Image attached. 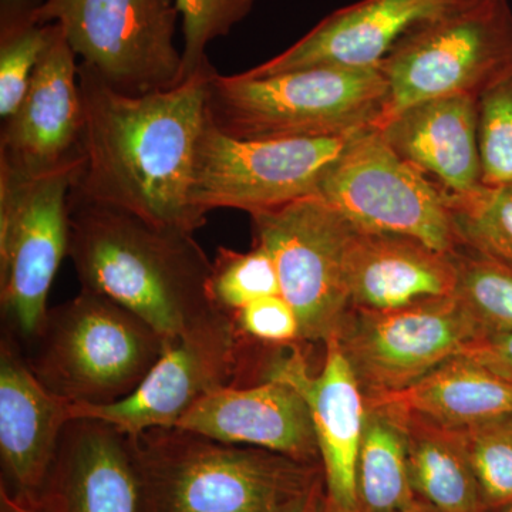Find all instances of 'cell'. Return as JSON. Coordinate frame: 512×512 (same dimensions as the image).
Instances as JSON below:
<instances>
[{"label":"cell","instance_id":"13","mask_svg":"<svg viewBox=\"0 0 512 512\" xmlns=\"http://www.w3.org/2000/svg\"><path fill=\"white\" fill-rule=\"evenodd\" d=\"M245 349L247 338L239 332L234 316L212 309L168 342L136 392L106 406L73 404L74 419L103 420L126 436L174 427L208 393L241 386Z\"/></svg>","mask_w":512,"mask_h":512},{"label":"cell","instance_id":"18","mask_svg":"<svg viewBox=\"0 0 512 512\" xmlns=\"http://www.w3.org/2000/svg\"><path fill=\"white\" fill-rule=\"evenodd\" d=\"M73 403L43 386L18 340L0 343V457L18 497L37 503L55 461Z\"/></svg>","mask_w":512,"mask_h":512},{"label":"cell","instance_id":"15","mask_svg":"<svg viewBox=\"0 0 512 512\" xmlns=\"http://www.w3.org/2000/svg\"><path fill=\"white\" fill-rule=\"evenodd\" d=\"M470 0H360L326 16L298 42L249 69L265 77L312 67L380 69L414 30Z\"/></svg>","mask_w":512,"mask_h":512},{"label":"cell","instance_id":"37","mask_svg":"<svg viewBox=\"0 0 512 512\" xmlns=\"http://www.w3.org/2000/svg\"><path fill=\"white\" fill-rule=\"evenodd\" d=\"M493 512H512V504L508 505V507L503 508V510L493 511Z\"/></svg>","mask_w":512,"mask_h":512},{"label":"cell","instance_id":"29","mask_svg":"<svg viewBox=\"0 0 512 512\" xmlns=\"http://www.w3.org/2000/svg\"><path fill=\"white\" fill-rule=\"evenodd\" d=\"M483 185H512V66L477 96Z\"/></svg>","mask_w":512,"mask_h":512},{"label":"cell","instance_id":"5","mask_svg":"<svg viewBox=\"0 0 512 512\" xmlns=\"http://www.w3.org/2000/svg\"><path fill=\"white\" fill-rule=\"evenodd\" d=\"M167 345L153 326L120 303L82 288L49 309L26 360L56 396L106 406L136 392Z\"/></svg>","mask_w":512,"mask_h":512},{"label":"cell","instance_id":"35","mask_svg":"<svg viewBox=\"0 0 512 512\" xmlns=\"http://www.w3.org/2000/svg\"><path fill=\"white\" fill-rule=\"evenodd\" d=\"M322 512H360L359 510H356V508H346V507H340V505L332 503V501L328 500V498L323 497V503H322ZM404 512H439L437 510H434L433 507H430L429 504L426 503H417L414 505L413 508H410V510L404 511Z\"/></svg>","mask_w":512,"mask_h":512},{"label":"cell","instance_id":"4","mask_svg":"<svg viewBox=\"0 0 512 512\" xmlns=\"http://www.w3.org/2000/svg\"><path fill=\"white\" fill-rule=\"evenodd\" d=\"M389 84L380 69L312 67L274 76H222L208 87V119L242 140L348 136L375 127Z\"/></svg>","mask_w":512,"mask_h":512},{"label":"cell","instance_id":"31","mask_svg":"<svg viewBox=\"0 0 512 512\" xmlns=\"http://www.w3.org/2000/svg\"><path fill=\"white\" fill-rule=\"evenodd\" d=\"M255 0H177L183 18V80L208 62L207 47L242 22Z\"/></svg>","mask_w":512,"mask_h":512},{"label":"cell","instance_id":"2","mask_svg":"<svg viewBox=\"0 0 512 512\" xmlns=\"http://www.w3.org/2000/svg\"><path fill=\"white\" fill-rule=\"evenodd\" d=\"M69 258L83 289L120 303L167 342L215 309L212 261L192 232L70 195Z\"/></svg>","mask_w":512,"mask_h":512},{"label":"cell","instance_id":"3","mask_svg":"<svg viewBox=\"0 0 512 512\" xmlns=\"http://www.w3.org/2000/svg\"><path fill=\"white\" fill-rule=\"evenodd\" d=\"M140 512H293L318 468L261 448L165 427L127 436Z\"/></svg>","mask_w":512,"mask_h":512},{"label":"cell","instance_id":"33","mask_svg":"<svg viewBox=\"0 0 512 512\" xmlns=\"http://www.w3.org/2000/svg\"><path fill=\"white\" fill-rule=\"evenodd\" d=\"M512 384V333H485L463 352Z\"/></svg>","mask_w":512,"mask_h":512},{"label":"cell","instance_id":"30","mask_svg":"<svg viewBox=\"0 0 512 512\" xmlns=\"http://www.w3.org/2000/svg\"><path fill=\"white\" fill-rule=\"evenodd\" d=\"M485 512L512 504V417L463 431Z\"/></svg>","mask_w":512,"mask_h":512},{"label":"cell","instance_id":"21","mask_svg":"<svg viewBox=\"0 0 512 512\" xmlns=\"http://www.w3.org/2000/svg\"><path fill=\"white\" fill-rule=\"evenodd\" d=\"M454 254L404 235L356 229L348 254L350 306L392 311L456 295Z\"/></svg>","mask_w":512,"mask_h":512},{"label":"cell","instance_id":"24","mask_svg":"<svg viewBox=\"0 0 512 512\" xmlns=\"http://www.w3.org/2000/svg\"><path fill=\"white\" fill-rule=\"evenodd\" d=\"M355 488L360 512H404L419 503L410 481L403 414L390 404L366 402Z\"/></svg>","mask_w":512,"mask_h":512},{"label":"cell","instance_id":"7","mask_svg":"<svg viewBox=\"0 0 512 512\" xmlns=\"http://www.w3.org/2000/svg\"><path fill=\"white\" fill-rule=\"evenodd\" d=\"M511 66L510 3L470 0L414 30L384 60L389 94L375 127L423 101L478 96Z\"/></svg>","mask_w":512,"mask_h":512},{"label":"cell","instance_id":"32","mask_svg":"<svg viewBox=\"0 0 512 512\" xmlns=\"http://www.w3.org/2000/svg\"><path fill=\"white\" fill-rule=\"evenodd\" d=\"M234 319L239 332L248 340L276 346L302 342L298 315L282 295L256 299Z\"/></svg>","mask_w":512,"mask_h":512},{"label":"cell","instance_id":"23","mask_svg":"<svg viewBox=\"0 0 512 512\" xmlns=\"http://www.w3.org/2000/svg\"><path fill=\"white\" fill-rule=\"evenodd\" d=\"M402 414L410 481L419 501L439 512H485L463 431Z\"/></svg>","mask_w":512,"mask_h":512},{"label":"cell","instance_id":"27","mask_svg":"<svg viewBox=\"0 0 512 512\" xmlns=\"http://www.w3.org/2000/svg\"><path fill=\"white\" fill-rule=\"evenodd\" d=\"M208 291L212 305L231 316L256 299L281 295L274 258L258 242L248 252L220 247L212 261Z\"/></svg>","mask_w":512,"mask_h":512},{"label":"cell","instance_id":"10","mask_svg":"<svg viewBox=\"0 0 512 512\" xmlns=\"http://www.w3.org/2000/svg\"><path fill=\"white\" fill-rule=\"evenodd\" d=\"M255 242L274 258L281 295L302 342H323L349 312L348 254L356 228L320 195L251 215Z\"/></svg>","mask_w":512,"mask_h":512},{"label":"cell","instance_id":"17","mask_svg":"<svg viewBox=\"0 0 512 512\" xmlns=\"http://www.w3.org/2000/svg\"><path fill=\"white\" fill-rule=\"evenodd\" d=\"M174 427L232 446L261 448L298 463L315 466L320 461L308 404L282 380L208 393Z\"/></svg>","mask_w":512,"mask_h":512},{"label":"cell","instance_id":"28","mask_svg":"<svg viewBox=\"0 0 512 512\" xmlns=\"http://www.w3.org/2000/svg\"><path fill=\"white\" fill-rule=\"evenodd\" d=\"M454 258L456 295L484 333H512V268L468 251Z\"/></svg>","mask_w":512,"mask_h":512},{"label":"cell","instance_id":"8","mask_svg":"<svg viewBox=\"0 0 512 512\" xmlns=\"http://www.w3.org/2000/svg\"><path fill=\"white\" fill-rule=\"evenodd\" d=\"M178 16L177 0H42L36 9L40 23L60 26L80 66L130 94L183 82Z\"/></svg>","mask_w":512,"mask_h":512},{"label":"cell","instance_id":"16","mask_svg":"<svg viewBox=\"0 0 512 512\" xmlns=\"http://www.w3.org/2000/svg\"><path fill=\"white\" fill-rule=\"evenodd\" d=\"M325 348V362L316 375L301 350L291 348L288 355L268 363L265 379L282 380L302 394L318 440L326 498L340 507L356 508V458L366 397L338 340L330 336Z\"/></svg>","mask_w":512,"mask_h":512},{"label":"cell","instance_id":"11","mask_svg":"<svg viewBox=\"0 0 512 512\" xmlns=\"http://www.w3.org/2000/svg\"><path fill=\"white\" fill-rule=\"evenodd\" d=\"M320 197L359 231L404 235L447 254L458 251L446 195L376 127L353 137L326 175Z\"/></svg>","mask_w":512,"mask_h":512},{"label":"cell","instance_id":"34","mask_svg":"<svg viewBox=\"0 0 512 512\" xmlns=\"http://www.w3.org/2000/svg\"><path fill=\"white\" fill-rule=\"evenodd\" d=\"M0 512H43L37 503L10 494L5 488H2L0 494Z\"/></svg>","mask_w":512,"mask_h":512},{"label":"cell","instance_id":"12","mask_svg":"<svg viewBox=\"0 0 512 512\" xmlns=\"http://www.w3.org/2000/svg\"><path fill=\"white\" fill-rule=\"evenodd\" d=\"M485 335L457 295L392 309L350 308L338 332L366 399L413 386Z\"/></svg>","mask_w":512,"mask_h":512},{"label":"cell","instance_id":"25","mask_svg":"<svg viewBox=\"0 0 512 512\" xmlns=\"http://www.w3.org/2000/svg\"><path fill=\"white\" fill-rule=\"evenodd\" d=\"M42 0H0V119L18 110L53 25L36 18Z\"/></svg>","mask_w":512,"mask_h":512},{"label":"cell","instance_id":"6","mask_svg":"<svg viewBox=\"0 0 512 512\" xmlns=\"http://www.w3.org/2000/svg\"><path fill=\"white\" fill-rule=\"evenodd\" d=\"M82 156L39 175L0 164V306L9 335L29 343L49 312L47 298L69 256L70 195Z\"/></svg>","mask_w":512,"mask_h":512},{"label":"cell","instance_id":"1","mask_svg":"<svg viewBox=\"0 0 512 512\" xmlns=\"http://www.w3.org/2000/svg\"><path fill=\"white\" fill-rule=\"evenodd\" d=\"M210 60L167 90L120 92L79 64L82 170L72 195L192 232L207 218L192 202L195 154L207 123Z\"/></svg>","mask_w":512,"mask_h":512},{"label":"cell","instance_id":"20","mask_svg":"<svg viewBox=\"0 0 512 512\" xmlns=\"http://www.w3.org/2000/svg\"><path fill=\"white\" fill-rule=\"evenodd\" d=\"M376 128L444 194H468L483 187L477 96L453 94L423 101Z\"/></svg>","mask_w":512,"mask_h":512},{"label":"cell","instance_id":"36","mask_svg":"<svg viewBox=\"0 0 512 512\" xmlns=\"http://www.w3.org/2000/svg\"><path fill=\"white\" fill-rule=\"evenodd\" d=\"M323 497L325 495L320 494V487H318L309 495L308 500L293 512H322Z\"/></svg>","mask_w":512,"mask_h":512},{"label":"cell","instance_id":"14","mask_svg":"<svg viewBox=\"0 0 512 512\" xmlns=\"http://www.w3.org/2000/svg\"><path fill=\"white\" fill-rule=\"evenodd\" d=\"M52 25L28 92L18 110L2 121L0 164L22 175L47 173L82 156L79 64L63 30Z\"/></svg>","mask_w":512,"mask_h":512},{"label":"cell","instance_id":"19","mask_svg":"<svg viewBox=\"0 0 512 512\" xmlns=\"http://www.w3.org/2000/svg\"><path fill=\"white\" fill-rule=\"evenodd\" d=\"M37 505L43 512H140L126 434L92 417L70 421Z\"/></svg>","mask_w":512,"mask_h":512},{"label":"cell","instance_id":"22","mask_svg":"<svg viewBox=\"0 0 512 512\" xmlns=\"http://www.w3.org/2000/svg\"><path fill=\"white\" fill-rule=\"evenodd\" d=\"M366 402L390 404L444 429L467 431L512 417V384L460 355L402 392Z\"/></svg>","mask_w":512,"mask_h":512},{"label":"cell","instance_id":"26","mask_svg":"<svg viewBox=\"0 0 512 512\" xmlns=\"http://www.w3.org/2000/svg\"><path fill=\"white\" fill-rule=\"evenodd\" d=\"M446 201L458 249L512 268V185H483Z\"/></svg>","mask_w":512,"mask_h":512},{"label":"cell","instance_id":"9","mask_svg":"<svg viewBox=\"0 0 512 512\" xmlns=\"http://www.w3.org/2000/svg\"><path fill=\"white\" fill-rule=\"evenodd\" d=\"M357 133L242 140L222 133L207 117L195 154V210L205 218L215 210H241L254 215L320 195L330 168Z\"/></svg>","mask_w":512,"mask_h":512}]
</instances>
